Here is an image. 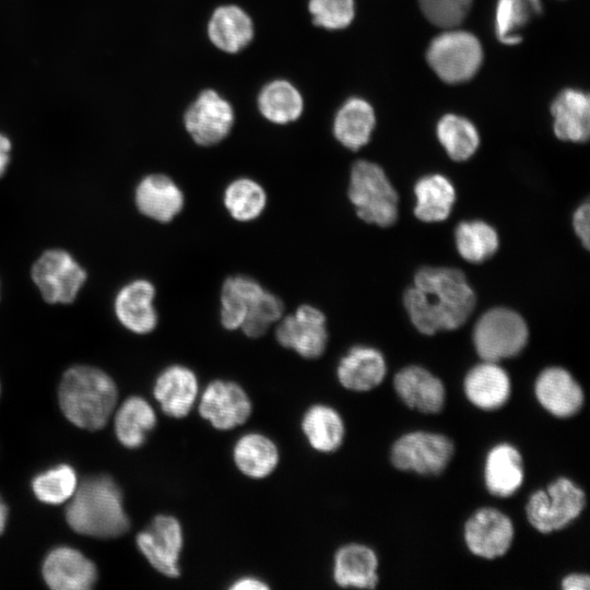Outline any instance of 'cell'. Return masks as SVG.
<instances>
[{
    "mask_svg": "<svg viewBox=\"0 0 590 590\" xmlns=\"http://www.w3.org/2000/svg\"><path fill=\"white\" fill-rule=\"evenodd\" d=\"M393 386L401 400L411 409L422 413H437L442 409V382L420 366H408L398 371Z\"/></svg>",
    "mask_w": 590,
    "mask_h": 590,
    "instance_id": "cb8c5ba5",
    "label": "cell"
},
{
    "mask_svg": "<svg viewBox=\"0 0 590 590\" xmlns=\"http://www.w3.org/2000/svg\"><path fill=\"white\" fill-rule=\"evenodd\" d=\"M197 374L184 364H170L156 376L152 393L161 411L168 417H187L197 405L200 394Z\"/></svg>",
    "mask_w": 590,
    "mask_h": 590,
    "instance_id": "9a60e30c",
    "label": "cell"
},
{
    "mask_svg": "<svg viewBox=\"0 0 590 590\" xmlns=\"http://www.w3.org/2000/svg\"><path fill=\"white\" fill-rule=\"evenodd\" d=\"M69 528L94 539H116L130 529L119 484L108 474H93L79 483L64 511Z\"/></svg>",
    "mask_w": 590,
    "mask_h": 590,
    "instance_id": "7a4b0ae2",
    "label": "cell"
},
{
    "mask_svg": "<svg viewBox=\"0 0 590 590\" xmlns=\"http://www.w3.org/2000/svg\"><path fill=\"white\" fill-rule=\"evenodd\" d=\"M261 115L276 125L298 119L303 111V97L288 81L275 80L263 86L258 96Z\"/></svg>",
    "mask_w": 590,
    "mask_h": 590,
    "instance_id": "e575fe53",
    "label": "cell"
},
{
    "mask_svg": "<svg viewBox=\"0 0 590 590\" xmlns=\"http://www.w3.org/2000/svg\"><path fill=\"white\" fill-rule=\"evenodd\" d=\"M267 203L266 189L249 177L233 179L223 191V205L226 212L240 223L257 220L264 212Z\"/></svg>",
    "mask_w": 590,
    "mask_h": 590,
    "instance_id": "d6a6232c",
    "label": "cell"
},
{
    "mask_svg": "<svg viewBox=\"0 0 590 590\" xmlns=\"http://www.w3.org/2000/svg\"><path fill=\"white\" fill-rule=\"evenodd\" d=\"M455 240L460 256L472 263L491 258L498 248L496 231L482 221H467L458 224Z\"/></svg>",
    "mask_w": 590,
    "mask_h": 590,
    "instance_id": "8d00e7d4",
    "label": "cell"
},
{
    "mask_svg": "<svg viewBox=\"0 0 590 590\" xmlns=\"http://www.w3.org/2000/svg\"><path fill=\"white\" fill-rule=\"evenodd\" d=\"M541 0H498L495 13L497 38L507 45L518 44L521 32L541 13Z\"/></svg>",
    "mask_w": 590,
    "mask_h": 590,
    "instance_id": "d590c367",
    "label": "cell"
},
{
    "mask_svg": "<svg viewBox=\"0 0 590 590\" xmlns=\"http://www.w3.org/2000/svg\"><path fill=\"white\" fill-rule=\"evenodd\" d=\"M155 294L154 285L145 279H137L126 284L115 298L118 321L132 333H151L158 322L154 306Z\"/></svg>",
    "mask_w": 590,
    "mask_h": 590,
    "instance_id": "ac0fdd59",
    "label": "cell"
},
{
    "mask_svg": "<svg viewBox=\"0 0 590 590\" xmlns=\"http://www.w3.org/2000/svg\"><path fill=\"white\" fill-rule=\"evenodd\" d=\"M232 459L236 469L246 477L263 480L274 473L280 463L276 442L260 432H248L234 442Z\"/></svg>",
    "mask_w": 590,
    "mask_h": 590,
    "instance_id": "7402d4cb",
    "label": "cell"
},
{
    "mask_svg": "<svg viewBox=\"0 0 590 590\" xmlns=\"http://www.w3.org/2000/svg\"><path fill=\"white\" fill-rule=\"evenodd\" d=\"M196 408L200 417L214 429L228 432L250 418L253 405L241 385L234 380L214 379L200 391Z\"/></svg>",
    "mask_w": 590,
    "mask_h": 590,
    "instance_id": "9c48e42d",
    "label": "cell"
},
{
    "mask_svg": "<svg viewBox=\"0 0 590 590\" xmlns=\"http://www.w3.org/2000/svg\"><path fill=\"white\" fill-rule=\"evenodd\" d=\"M275 340L305 359L319 358L329 342L323 311L310 304L298 306L293 314L283 316L276 322Z\"/></svg>",
    "mask_w": 590,
    "mask_h": 590,
    "instance_id": "8fae6325",
    "label": "cell"
},
{
    "mask_svg": "<svg viewBox=\"0 0 590 590\" xmlns=\"http://www.w3.org/2000/svg\"><path fill=\"white\" fill-rule=\"evenodd\" d=\"M300 429L309 447L319 453H332L344 441L345 425L341 414L324 403H315L305 410Z\"/></svg>",
    "mask_w": 590,
    "mask_h": 590,
    "instance_id": "4316f807",
    "label": "cell"
},
{
    "mask_svg": "<svg viewBox=\"0 0 590 590\" xmlns=\"http://www.w3.org/2000/svg\"><path fill=\"white\" fill-rule=\"evenodd\" d=\"M590 205L588 202L579 205L573 216L574 229L586 249L590 245L589 229Z\"/></svg>",
    "mask_w": 590,
    "mask_h": 590,
    "instance_id": "b9f144b4",
    "label": "cell"
},
{
    "mask_svg": "<svg viewBox=\"0 0 590 590\" xmlns=\"http://www.w3.org/2000/svg\"><path fill=\"white\" fill-rule=\"evenodd\" d=\"M184 541L180 520L169 514L155 515L135 536L137 547L151 567L170 579L181 574Z\"/></svg>",
    "mask_w": 590,
    "mask_h": 590,
    "instance_id": "ba28073f",
    "label": "cell"
},
{
    "mask_svg": "<svg viewBox=\"0 0 590 590\" xmlns=\"http://www.w3.org/2000/svg\"><path fill=\"white\" fill-rule=\"evenodd\" d=\"M0 396H1V382H0Z\"/></svg>",
    "mask_w": 590,
    "mask_h": 590,
    "instance_id": "7dc6e473",
    "label": "cell"
},
{
    "mask_svg": "<svg viewBox=\"0 0 590 590\" xmlns=\"http://www.w3.org/2000/svg\"><path fill=\"white\" fill-rule=\"evenodd\" d=\"M32 279L47 303L69 304L83 286L86 273L66 250L50 249L33 264Z\"/></svg>",
    "mask_w": 590,
    "mask_h": 590,
    "instance_id": "30bf717a",
    "label": "cell"
},
{
    "mask_svg": "<svg viewBox=\"0 0 590 590\" xmlns=\"http://www.w3.org/2000/svg\"><path fill=\"white\" fill-rule=\"evenodd\" d=\"M212 44L228 54H235L249 45L253 37L250 16L238 5L217 7L208 23Z\"/></svg>",
    "mask_w": 590,
    "mask_h": 590,
    "instance_id": "83f0119b",
    "label": "cell"
},
{
    "mask_svg": "<svg viewBox=\"0 0 590 590\" xmlns=\"http://www.w3.org/2000/svg\"><path fill=\"white\" fill-rule=\"evenodd\" d=\"M134 202L139 212L158 223H169L185 206V194L180 186L161 173L144 176L137 185Z\"/></svg>",
    "mask_w": 590,
    "mask_h": 590,
    "instance_id": "e0dca14e",
    "label": "cell"
},
{
    "mask_svg": "<svg viewBox=\"0 0 590 590\" xmlns=\"http://www.w3.org/2000/svg\"><path fill=\"white\" fill-rule=\"evenodd\" d=\"M528 327L516 311L497 307L483 314L473 329V343L483 361L498 362L519 354L528 342Z\"/></svg>",
    "mask_w": 590,
    "mask_h": 590,
    "instance_id": "5b68a950",
    "label": "cell"
},
{
    "mask_svg": "<svg viewBox=\"0 0 590 590\" xmlns=\"http://www.w3.org/2000/svg\"><path fill=\"white\" fill-rule=\"evenodd\" d=\"M585 505L583 491L570 480L559 477L545 491H538L530 496L526 514L532 527L542 533H550L575 520Z\"/></svg>",
    "mask_w": 590,
    "mask_h": 590,
    "instance_id": "52a82bcc",
    "label": "cell"
},
{
    "mask_svg": "<svg viewBox=\"0 0 590 590\" xmlns=\"http://www.w3.org/2000/svg\"><path fill=\"white\" fill-rule=\"evenodd\" d=\"M534 390L540 404L558 417L576 414L583 402L581 387L560 367L544 369L536 378Z\"/></svg>",
    "mask_w": 590,
    "mask_h": 590,
    "instance_id": "ffe728a7",
    "label": "cell"
},
{
    "mask_svg": "<svg viewBox=\"0 0 590 590\" xmlns=\"http://www.w3.org/2000/svg\"><path fill=\"white\" fill-rule=\"evenodd\" d=\"M378 558L368 546L349 543L333 556L332 578L341 588L374 589L378 583Z\"/></svg>",
    "mask_w": 590,
    "mask_h": 590,
    "instance_id": "603a6c76",
    "label": "cell"
},
{
    "mask_svg": "<svg viewBox=\"0 0 590 590\" xmlns=\"http://www.w3.org/2000/svg\"><path fill=\"white\" fill-rule=\"evenodd\" d=\"M435 73L446 83L456 84L475 75L483 60L479 39L464 31H448L435 37L426 52Z\"/></svg>",
    "mask_w": 590,
    "mask_h": 590,
    "instance_id": "8992f818",
    "label": "cell"
},
{
    "mask_svg": "<svg viewBox=\"0 0 590 590\" xmlns=\"http://www.w3.org/2000/svg\"><path fill=\"white\" fill-rule=\"evenodd\" d=\"M111 417L117 441L130 450L141 448L157 424L154 406L138 394L126 398L116 406Z\"/></svg>",
    "mask_w": 590,
    "mask_h": 590,
    "instance_id": "44dd1931",
    "label": "cell"
},
{
    "mask_svg": "<svg viewBox=\"0 0 590 590\" xmlns=\"http://www.w3.org/2000/svg\"><path fill=\"white\" fill-rule=\"evenodd\" d=\"M554 133L563 141L585 142L590 133V101L575 88L562 91L553 101Z\"/></svg>",
    "mask_w": 590,
    "mask_h": 590,
    "instance_id": "d4e9b609",
    "label": "cell"
},
{
    "mask_svg": "<svg viewBox=\"0 0 590 590\" xmlns=\"http://www.w3.org/2000/svg\"><path fill=\"white\" fill-rule=\"evenodd\" d=\"M234 123L232 105L214 90H204L188 106L184 125L194 143L212 146L222 142Z\"/></svg>",
    "mask_w": 590,
    "mask_h": 590,
    "instance_id": "4fadbf2b",
    "label": "cell"
},
{
    "mask_svg": "<svg viewBox=\"0 0 590 590\" xmlns=\"http://www.w3.org/2000/svg\"><path fill=\"white\" fill-rule=\"evenodd\" d=\"M253 278L231 275L222 284L220 293V322L228 331L239 330L249 309L264 292Z\"/></svg>",
    "mask_w": 590,
    "mask_h": 590,
    "instance_id": "f1b7e54d",
    "label": "cell"
},
{
    "mask_svg": "<svg viewBox=\"0 0 590 590\" xmlns=\"http://www.w3.org/2000/svg\"><path fill=\"white\" fill-rule=\"evenodd\" d=\"M347 197L366 223L388 227L398 219V193L376 163L359 160L353 164Z\"/></svg>",
    "mask_w": 590,
    "mask_h": 590,
    "instance_id": "277c9868",
    "label": "cell"
},
{
    "mask_svg": "<svg viewBox=\"0 0 590 590\" xmlns=\"http://www.w3.org/2000/svg\"><path fill=\"white\" fill-rule=\"evenodd\" d=\"M416 204L415 216L423 222H440L446 220L456 200L452 184L442 175L422 177L414 187Z\"/></svg>",
    "mask_w": 590,
    "mask_h": 590,
    "instance_id": "1f68e13d",
    "label": "cell"
},
{
    "mask_svg": "<svg viewBox=\"0 0 590 590\" xmlns=\"http://www.w3.org/2000/svg\"><path fill=\"white\" fill-rule=\"evenodd\" d=\"M387 371L382 354L367 345L352 346L339 361L337 378L351 391L364 392L377 387Z\"/></svg>",
    "mask_w": 590,
    "mask_h": 590,
    "instance_id": "d6986e66",
    "label": "cell"
},
{
    "mask_svg": "<svg viewBox=\"0 0 590 590\" xmlns=\"http://www.w3.org/2000/svg\"><path fill=\"white\" fill-rule=\"evenodd\" d=\"M403 302L414 327L430 335L461 327L474 309L475 294L460 270L423 267Z\"/></svg>",
    "mask_w": 590,
    "mask_h": 590,
    "instance_id": "6da1fadb",
    "label": "cell"
},
{
    "mask_svg": "<svg viewBox=\"0 0 590 590\" xmlns=\"http://www.w3.org/2000/svg\"><path fill=\"white\" fill-rule=\"evenodd\" d=\"M79 483L76 470L61 462L37 472L31 480V491L39 503L58 506L72 498Z\"/></svg>",
    "mask_w": 590,
    "mask_h": 590,
    "instance_id": "836d02e7",
    "label": "cell"
},
{
    "mask_svg": "<svg viewBox=\"0 0 590 590\" xmlns=\"http://www.w3.org/2000/svg\"><path fill=\"white\" fill-rule=\"evenodd\" d=\"M57 397L59 409L69 423L80 429L96 432L113 416L118 388L103 369L73 365L63 371Z\"/></svg>",
    "mask_w": 590,
    "mask_h": 590,
    "instance_id": "3957f363",
    "label": "cell"
},
{
    "mask_svg": "<svg viewBox=\"0 0 590 590\" xmlns=\"http://www.w3.org/2000/svg\"><path fill=\"white\" fill-rule=\"evenodd\" d=\"M453 445L444 435L414 432L400 437L391 448V462L402 471L438 474L450 461Z\"/></svg>",
    "mask_w": 590,
    "mask_h": 590,
    "instance_id": "7c38bea8",
    "label": "cell"
},
{
    "mask_svg": "<svg viewBox=\"0 0 590 590\" xmlns=\"http://www.w3.org/2000/svg\"><path fill=\"white\" fill-rule=\"evenodd\" d=\"M562 588L565 590H588L590 588V578L588 575L582 574L569 575L563 579Z\"/></svg>",
    "mask_w": 590,
    "mask_h": 590,
    "instance_id": "ee69618b",
    "label": "cell"
},
{
    "mask_svg": "<svg viewBox=\"0 0 590 590\" xmlns=\"http://www.w3.org/2000/svg\"><path fill=\"white\" fill-rule=\"evenodd\" d=\"M269 588L264 580L255 576L239 577L229 585L231 590H264Z\"/></svg>",
    "mask_w": 590,
    "mask_h": 590,
    "instance_id": "7bdbcfd3",
    "label": "cell"
},
{
    "mask_svg": "<svg viewBox=\"0 0 590 590\" xmlns=\"http://www.w3.org/2000/svg\"><path fill=\"white\" fill-rule=\"evenodd\" d=\"M485 485L492 495H512L523 482L522 458L509 444H499L491 449L485 461Z\"/></svg>",
    "mask_w": 590,
    "mask_h": 590,
    "instance_id": "4dcf8cb0",
    "label": "cell"
},
{
    "mask_svg": "<svg viewBox=\"0 0 590 590\" xmlns=\"http://www.w3.org/2000/svg\"><path fill=\"white\" fill-rule=\"evenodd\" d=\"M426 19L439 27H453L468 15L473 0H418Z\"/></svg>",
    "mask_w": 590,
    "mask_h": 590,
    "instance_id": "60d3db41",
    "label": "cell"
},
{
    "mask_svg": "<svg viewBox=\"0 0 590 590\" xmlns=\"http://www.w3.org/2000/svg\"><path fill=\"white\" fill-rule=\"evenodd\" d=\"M512 539L511 520L494 508L475 511L464 526V540L469 550L487 559L503 556L509 550Z\"/></svg>",
    "mask_w": 590,
    "mask_h": 590,
    "instance_id": "2e32d148",
    "label": "cell"
},
{
    "mask_svg": "<svg viewBox=\"0 0 590 590\" xmlns=\"http://www.w3.org/2000/svg\"><path fill=\"white\" fill-rule=\"evenodd\" d=\"M436 132L447 154L458 162L471 157L480 143L474 125L457 115L448 114L441 117L437 123Z\"/></svg>",
    "mask_w": 590,
    "mask_h": 590,
    "instance_id": "74e56055",
    "label": "cell"
},
{
    "mask_svg": "<svg viewBox=\"0 0 590 590\" xmlns=\"http://www.w3.org/2000/svg\"><path fill=\"white\" fill-rule=\"evenodd\" d=\"M464 392L472 404L483 410L503 406L510 396V379L496 362L483 361L464 378Z\"/></svg>",
    "mask_w": 590,
    "mask_h": 590,
    "instance_id": "484cf974",
    "label": "cell"
},
{
    "mask_svg": "<svg viewBox=\"0 0 590 590\" xmlns=\"http://www.w3.org/2000/svg\"><path fill=\"white\" fill-rule=\"evenodd\" d=\"M308 10L315 25L331 31L347 27L355 15L354 0H309Z\"/></svg>",
    "mask_w": 590,
    "mask_h": 590,
    "instance_id": "ab89813d",
    "label": "cell"
},
{
    "mask_svg": "<svg viewBox=\"0 0 590 590\" xmlns=\"http://www.w3.org/2000/svg\"><path fill=\"white\" fill-rule=\"evenodd\" d=\"M42 578L52 590H88L98 580L95 563L71 545H57L43 558Z\"/></svg>",
    "mask_w": 590,
    "mask_h": 590,
    "instance_id": "5bb4252c",
    "label": "cell"
},
{
    "mask_svg": "<svg viewBox=\"0 0 590 590\" xmlns=\"http://www.w3.org/2000/svg\"><path fill=\"white\" fill-rule=\"evenodd\" d=\"M284 316L282 299L272 292L264 290L262 295L249 309L240 330L251 339L264 335L268 329Z\"/></svg>",
    "mask_w": 590,
    "mask_h": 590,
    "instance_id": "f35d334b",
    "label": "cell"
},
{
    "mask_svg": "<svg viewBox=\"0 0 590 590\" xmlns=\"http://www.w3.org/2000/svg\"><path fill=\"white\" fill-rule=\"evenodd\" d=\"M371 105L359 97H351L335 114L332 131L334 138L351 151L366 145L375 127Z\"/></svg>",
    "mask_w": 590,
    "mask_h": 590,
    "instance_id": "f546056e",
    "label": "cell"
},
{
    "mask_svg": "<svg viewBox=\"0 0 590 590\" xmlns=\"http://www.w3.org/2000/svg\"><path fill=\"white\" fill-rule=\"evenodd\" d=\"M11 142L0 133V177L4 174L10 161Z\"/></svg>",
    "mask_w": 590,
    "mask_h": 590,
    "instance_id": "f6af8a7d",
    "label": "cell"
},
{
    "mask_svg": "<svg viewBox=\"0 0 590 590\" xmlns=\"http://www.w3.org/2000/svg\"><path fill=\"white\" fill-rule=\"evenodd\" d=\"M9 520V508L0 495V535L5 531Z\"/></svg>",
    "mask_w": 590,
    "mask_h": 590,
    "instance_id": "bcb514c9",
    "label": "cell"
}]
</instances>
